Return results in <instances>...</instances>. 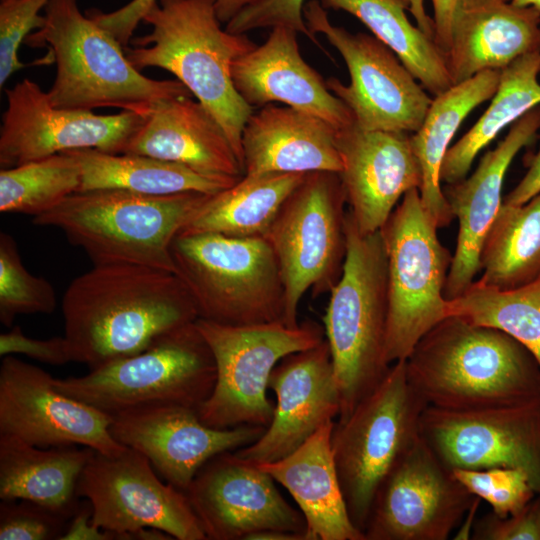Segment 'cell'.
<instances>
[{"mask_svg": "<svg viewBox=\"0 0 540 540\" xmlns=\"http://www.w3.org/2000/svg\"><path fill=\"white\" fill-rule=\"evenodd\" d=\"M67 152L78 160L81 168L78 192L122 189L146 195L183 192L213 195L240 179L205 175L183 164L146 155L112 154L92 148Z\"/></svg>", "mask_w": 540, "mask_h": 540, "instance_id": "obj_31", "label": "cell"}, {"mask_svg": "<svg viewBox=\"0 0 540 540\" xmlns=\"http://www.w3.org/2000/svg\"><path fill=\"white\" fill-rule=\"evenodd\" d=\"M81 168L69 152L0 171V211L36 217L79 191Z\"/></svg>", "mask_w": 540, "mask_h": 540, "instance_id": "obj_37", "label": "cell"}, {"mask_svg": "<svg viewBox=\"0 0 540 540\" xmlns=\"http://www.w3.org/2000/svg\"><path fill=\"white\" fill-rule=\"evenodd\" d=\"M345 203L338 173H307L265 235L280 268L286 326L299 325L298 306L309 289L330 291L340 278L346 254Z\"/></svg>", "mask_w": 540, "mask_h": 540, "instance_id": "obj_12", "label": "cell"}, {"mask_svg": "<svg viewBox=\"0 0 540 540\" xmlns=\"http://www.w3.org/2000/svg\"><path fill=\"white\" fill-rule=\"evenodd\" d=\"M297 33L274 27L263 44L235 60L231 74L237 92L253 108L281 102L337 130L351 126L350 109L301 56Z\"/></svg>", "mask_w": 540, "mask_h": 540, "instance_id": "obj_24", "label": "cell"}, {"mask_svg": "<svg viewBox=\"0 0 540 540\" xmlns=\"http://www.w3.org/2000/svg\"><path fill=\"white\" fill-rule=\"evenodd\" d=\"M0 129V166L11 168L57 153L97 149L119 154L144 121L130 111L100 115L53 106L47 92L24 79L5 90Z\"/></svg>", "mask_w": 540, "mask_h": 540, "instance_id": "obj_16", "label": "cell"}, {"mask_svg": "<svg viewBox=\"0 0 540 540\" xmlns=\"http://www.w3.org/2000/svg\"><path fill=\"white\" fill-rule=\"evenodd\" d=\"M409 11L415 18L417 26L428 36L435 40V25L432 18H430L424 7V0H409Z\"/></svg>", "mask_w": 540, "mask_h": 540, "instance_id": "obj_50", "label": "cell"}, {"mask_svg": "<svg viewBox=\"0 0 540 540\" xmlns=\"http://www.w3.org/2000/svg\"><path fill=\"white\" fill-rule=\"evenodd\" d=\"M216 0H157L143 17L152 31L125 48L139 71L157 67L182 82L224 129L243 168L242 133L254 112L237 92L232 65L256 44L222 29ZM244 170V169H243Z\"/></svg>", "mask_w": 540, "mask_h": 540, "instance_id": "obj_3", "label": "cell"}, {"mask_svg": "<svg viewBox=\"0 0 540 540\" xmlns=\"http://www.w3.org/2000/svg\"><path fill=\"white\" fill-rule=\"evenodd\" d=\"M500 74L501 70L482 71L435 96L423 123L410 135L422 174L420 199L438 228L446 227L454 218L440 179L449 144L468 114L494 96Z\"/></svg>", "mask_w": 540, "mask_h": 540, "instance_id": "obj_30", "label": "cell"}, {"mask_svg": "<svg viewBox=\"0 0 540 540\" xmlns=\"http://www.w3.org/2000/svg\"><path fill=\"white\" fill-rule=\"evenodd\" d=\"M216 364L195 322L174 329L143 351L80 377L54 378L64 394L109 416L149 405L198 410L213 391Z\"/></svg>", "mask_w": 540, "mask_h": 540, "instance_id": "obj_8", "label": "cell"}, {"mask_svg": "<svg viewBox=\"0 0 540 540\" xmlns=\"http://www.w3.org/2000/svg\"><path fill=\"white\" fill-rule=\"evenodd\" d=\"M513 4L518 6H532L540 11V0H510Z\"/></svg>", "mask_w": 540, "mask_h": 540, "instance_id": "obj_52", "label": "cell"}, {"mask_svg": "<svg viewBox=\"0 0 540 540\" xmlns=\"http://www.w3.org/2000/svg\"><path fill=\"white\" fill-rule=\"evenodd\" d=\"M323 8L343 10L360 20L387 45L425 90L437 96L453 84L445 56L434 38L406 15L409 0H319Z\"/></svg>", "mask_w": 540, "mask_h": 540, "instance_id": "obj_33", "label": "cell"}, {"mask_svg": "<svg viewBox=\"0 0 540 540\" xmlns=\"http://www.w3.org/2000/svg\"><path fill=\"white\" fill-rule=\"evenodd\" d=\"M23 354L37 361L63 365L73 361L69 344L64 336L34 339L26 336L20 326H13L0 335V355Z\"/></svg>", "mask_w": 540, "mask_h": 540, "instance_id": "obj_44", "label": "cell"}, {"mask_svg": "<svg viewBox=\"0 0 540 540\" xmlns=\"http://www.w3.org/2000/svg\"><path fill=\"white\" fill-rule=\"evenodd\" d=\"M57 305L53 286L24 266L14 238L0 233V321L11 327L21 314H50Z\"/></svg>", "mask_w": 540, "mask_h": 540, "instance_id": "obj_38", "label": "cell"}, {"mask_svg": "<svg viewBox=\"0 0 540 540\" xmlns=\"http://www.w3.org/2000/svg\"><path fill=\"white\" fill-rule=\"evenodd\" d=\"M49 0H1L0 3V87L16 71L26 67L18 57L20 45L33 29L45 22L39 12Z\"/></svg>", "mask_w": 540, "mask_h": 540, "instance_id": "obj_40", "label": "cell"}, {"mask_svg": "<svg viewBox=\"0 0 540 540\" xmlns=\"http://www.w3.org/2000/svg\"><path fill=\"white\" fill-rule=\"evenodd\" d=\"M431 1L434 10L435 41L445 56L450 44L453 15L460 0Z\"/></svg>", "mask_w": 540, "mask_h": 540, "instance_id": "obj_48", "label": "cell"}, {"mask_svg": "<svg viewBox=\"0 0 540 540\" xmlns=\"http://www.w3.org/2000/svg\"><path fill=\"white\" fill-rule=\"evenodd\" d=\"M427 406L400 360L347 419L334 424L331 444L342 493L352 523L363 534L380 486L419 439Z\"/></svg>", "mask_w": 540, "mask_h": 540, "instance_id": "obj_9", "label": "cell"}, {"mask_svg": "<svg viewBox=\"0 0 540 540\" xmlns=\"http://www.w3.org/2000/svg\"><path fill=\"white\" fill-rule=\"evenodd\" d=\"M77 494L90 502L93 523L117 540H131V533L144 527L178 540H207L186 494L162 481L148 458L133 448L116 455L95 450Z\"/></svg>", "mask_w": 540, "mask_h": 540, "instance_id": "obj_14", "label": "cell"}, {"mask_svg": "<svg viewBox=\"0 0 540 540\" xmlns=\"http://www.w3.org/2000/svg\"><path fill=\"white\" fill-rule=\"evenodd\" d=\"M70 519L29 500H2L0 540L61 539Z\"/></svg>", "mask_w": 540, "mask_h": 540, "instance_id": "obj_41", "label": "cell"}, {"mask_svg": "<svg viewBox=\"0 0 540 540\" xmlns=\"http://www.w3.org/2000/svg\"><path fill=\"white\" fill-rule=\"evenodd\" d=\"M171 255L198 318L233 326L283 320V281L265 237L178 233Z\"/></svg>", "mask_w": 540, "mask_h": 540, "instance_id": "obj_7", "label": "cell"}, {"mask_svg": "<svg viewBox=\"0 0 540 540\" xmlns=\"http://www.w3.org/2000/svg\"><path fill=\"white\" fill-rule=\"evenodd\" d=\"M540 51V11L510 0H460L445 64L453 85Z\"/></svg>", "mask_w": 540, "mask_h": 540, "instance_id": "obj_25", "label": "cell"}, {"mask_svg": "<svg viewBox=\"0 0 540 540\" xmlns=\"http://www.w3.org/2000/svg\"><path fill=\"white\" fill-rule=\"evenodd\" d=\"M537 405L454 411L427 406L420 437L451 471L494 467L525 470L540 489V429Z\"/></svg>", "mask_w": 540, "mask_h": 540, "instance_id": "obj_17", "label": "cell"}, {"mask_svg": "<svg viewBox=\"0 0 540 540\" xmlns=\"http://www.w3.org/2000/svg\"><path fill=\"white\" fill-rule=\"evenodd\" d=\"M305 0H260L234 16L225 26L233 34H246L259 28L287 27L319 42L308 29L303 16Z\"/></svg>", "mask_w": 540, "mask_h": 540, "instance_id": "obj_42", "label": "cell"}, {"mask_svg": "<svg viewBox=\"0 0 540 540\" xmlns=\"http://www.w3.org/2000/svg\"><path fill=\"white\" fill-rule=\"evenodd\" d=\"M156 2L157 0H132L112 12L104 13L92 9L88 10L86 15L108 30L126 48L138 24Z\"/></svg>", "mask_w": 540, "mask_h": 540, "instance_id": "obj_45", "label": "cell"}, {"mask_svg": "<svg viewBox=\"0 0 540 540\" xmlns=\"http://www.w3.org/2000/svg\"><path fill=\"white\" fill-rule=\"evenodd\" d=\"M195 325L207 342L216 364V382L197 410L213 428H267L275 405L267 396L272 370L284 357L325 340L324 328L305 321L296 327L282 321L233 326L198 318Z\"/></svg>", "mask_w": 540, "mask_h": 540, "instance_id": "obj_10", "label": "cell"}, {"mask_svg": "<svg viewBox=\"0 0 540 540\" xmlns=\"http://www.w3.org/2000/svg\"><path fill=\"white\" fill-rule=\"evenodd\" d=\"M538 193H540V147L531 159L527 172L515 188L507 194L503 204L520 205Z\"/></svg>", "mask_w": 540, "mask_h": 540, "instance_id": "obj_47", "label": "cell"}, {"mask_svg": "<svg viewBox=\"0 0 540 540\" xmlns=\"http://www.w3.org/2000/svg\"><path fill=\"white\" fill-rule=\"evenodd\" d=\"M539 73L540 51L525 54L501 70L498 88L487 110L447 150L440 171L441 182L452 184L464 179L484 147L507 125L540 105Z\"/></svg>", "mask_w": 540, "mask_h": 540, "instance_id": "obj_34", "label": "cell"}, {"mask_svg": "<svg viewBox=\"0 0 540 540\" xmlns=\"http://www.w3.org/2000/svg\"><path fill=\"white\" fill-rule=\"evenodd\" d=\"M111 417L113 438L146 456L164 481L184 493L208 460L254 443L266 430L251 425L213 428L200 420L197 410L180 405L143 406Z\"/></svg>", "mask_w": 540, "mask_h": 540, "instance_id": "obj_20", "label": "cell"}, {"mask_svg": "<svg viewBox=\"0 0 540 540\" xmlns=\"http://www.w3.org/2000/svg\"><path fill=\"white\" fill-rule=\"evenodd\" d=\"M409 133L368 131L352 124L338 130V173L349 212L362 234L379 231L422 174Z\"/></svg>", "mask_w": 540, "mask_h": 540, "instance_id": "obj_22", "label": "cell"}, {"mask_svg": "<svg viewBox=\"0 0 540 540\" xmlns=\"http://www.w3.org/2000/svg\"><path fill=\"white\" fill-rule=\"evenodd\" d=\"M44 18V25L25 42L50 49L57 66L47 92L53 106L83 111L115 107L146 117L162 100L192 97L177 79L154 80L142 75L120 42L82 14L78 0H49Z\"/></svg>", "mask_w": 540, "mask_h": 540, "instance_id": "obj_4", "label": "cell"}, {"mask_svg": "<svg viewBox=\"0 0 540 540\" xmlns=\"http://www.w3.org/2000/svg\"><path fill=\"white\" fill-rule=\"evenodd\" d=\"M511 517L489 512L474 525V540H540V505L526 506Z\"/></svg>", "mask_w": 540, "mask_h": 540, "instance_id": "obj_43", "label": "cell"}, {"mask_svg": "<svg viewBox=\"0 0 540 540\" xmlns=\"http://www.w3.org/2000/svg\"><path fill=\"white\" fill-rule=\"evenodd\" d=\"M260 0H216V14L221 23L227 24L240 11Z\"/></svg>", "mask_w": 540, "mask_h": 540, "instance_id": "obj_49", "label": "cell"}, {"mask_svg": "<svg viewBox=\"0 0 540 540\" xmlns=\"http://www.w3.org/2000/svg\"><path fill=\"white\" fill-rule=\"evenodd\" d=\"M418 188L409 190L380 229L388 267L386 361L406 360L447 316L444 289L453 255L440 242Z\"/></svg>", "mask_w": 540, "mask_h": 540, "instance_id": "obj_11", "label": "cell"}, {"mask_svg": "<svg viewBox=\"0 0 540 540\" xmlns=\"http://www.w3.org/2000/svg\"><path fill=\"white\" fill-rule=\"evenodd\" d=\"M117 535L96 526L92 521V508L88 500L81 502L71 517L61 540H114Z\"/></svg>", "mask_w": 540, "mask_h": 540, "instance_id": "obj_46", "label": "cell"}, {"mask_svg": "<svg viewBox=\"0 0 540 540\" xmlns=\"http://www.w3.org/2000/svg\"><path fill=\"white\" fill-rule=\"evenodd\" d=\"M62 313L73 361L90 370L137 354L198 319L175 273L137 265H93L67 287Z\"/></svg>", "mask_w": 540, "mask_h": 540, "instance_id": "obj_1", "label": "cell"}, {"mask_svg": "<svg viewBox=\"0 0 540 540\" xmlns=\"http://www.w3.org/2000/svg\"><path fill=\"white\" fill-rule=\"evenodd\" d=\"M42 448L0 434V498L35 502L71 518L80 501L79 478L94 449Z\"/></svg>", "mask_w": 540, "mask_h": 540, "instance_id": "obj_29", "label": "cell"}, {"mask_svg": "<svg viewBox=\"0 0 540 540\" xmlns=\"http://www.w3.org/2000/svg\"><path fill=\"white\" fill-rule=\"evenodd\" d=\"M410 384L428 406L469 411L531 401L540 368L507 333L448 315L431 328L405 360Z\"/></svg>", "mask_w": 540, "mask_h": 540, "instance_id": "obj_2", "label": "cell"}, {"mask_svg": "<svg viewBox=\"0 0 540 540\" xmlns=\"http://www.w3.org/2000/svg\"><path fill=\"white\" fill-rule=\"evenodd\" d=\"M275 482L257 464L228 451L208 460L185 494L207 540H249L264 531L305 535L303 514Z\"/></svg>", "mask_w": 540, "mask_h": 540, "instance_id": "obj_19", "label": "cell"}, {"mask_svg": "<svg viewBox=\"0 0 540 540\" xmlns=\"http://www.w3.org/2000/svg\"><path fill=\"white\" fill-rule=\"evenodd\" d=\"M334 421L321 426L292 453L257 464L292 496L306 522V540H365L352 523L331 444Z\"/></svg>", "mask_w": 540, "mask_h": 540, "instance_id": "obj_28", "label": "cell"}, {"mask_svg": "<svg viewBox=\"0 0 540 540\" xmlns=\"http://www.w3.org/2000/svg\"><path fill=\"white\" fill-rule=\"evenodd\" d=\"M539 129L540 105L512 124L506 137L482 157L470 177L443 189L459 223L456 250L444 289L446 300L462 295L480 271L484 239L503 203L506 172L517 153L534 140Z\"/></svg>", "mask_w": 540, "mask_h": 540, "instance_id": "obj_23", "label": "cell"}, {"mask_svg": "<svg viewBox=\"0 0 540 540\" xmlns=\"http://www.w3.org/2000/svg\"><path fill=\"white\" fill-rule=\"evenodd\" d=\"M249 540H306L302 533L284 531H264L250 537Z\"/></svg>", "mask_w": 540, "mask_h": 540, "instance_id": "obj_51", "label": "cell"}, {"mask_svg": "<svg viewBox=\"0 0 540 540\" xmlns=\"http://www.w3.org/2000/svg\"><path fill=\"white\" fill-rule=\"evenodd\" d=\"M268 386L277 400L271 423L257 441L235 451L255 464L286 457L340 411L326 339L281 359L271 372Z\"/></svg>", "mask_w": 540, "mask_h": 540, "instance_id": "obj_21", "label": "cell"}, {"mask_svg": "<svg viewBox=\"0 0 540 540\" xmlns=\"http://www.w3.org/2000/svg\"><path fill=\"white\" fill-rule=\"evenodd\" d=\"M452 472L469 492L486 501L499 517L521 511L534 489L528 473L520 468L455 469Z\"/></svg>", "mask_w": 540, "mask_h": 540, "instance_id": "obj_39", "label": "cell"}, {"mask_svg": "<svg viewBox=\"0 0 540 540\" xmlns=\"http://www.w3.org/2000/svg\"><path fill=\"white\" fill-rule=\"evenodd\" d=\"M124 153L180 163L210 176H244L224 129L201 102L189 96L158 102Z\"/></svg>", "mask_w": 540, "mask_h": 540, "instance_id": "obj_26", "label": "cell"}, {"mask_svg": "<svg viewBox=\"0 0 540 540\" xmlns=\"http://www.w3.org/2000/svg\"><path fill=\"white\" fill-rule=\"evenodd\" d=\"M303 16L310 32L324 35L344 59L349 85L333 77L326 85L350 109L354 124L368 131L416 132L432 99L397 55L375 36L332 24L319 0L307 1Z\"/></svg>", "mask_w": 540, "mask_h": 540, "instance_id": "obj_13", "label": "cell"}, {"mask_svg": "<svg viewBox=\"0 0 540 540\" xmlns=\"http://www.w3.org/2000/svg\"><path fill=\"white\" fill-rule=\"evenodd\" d=\"M344 231L343 268L323 317L340 396L337 422L349 417L391 367L385 356L389 300L383 237L380 230L362 234L349 211Z\"/></svg>", "mask_w": 540, "mask_h": 540, "instance_id": "obj_5", "label": "cell"}, {"mask_svg": "<svg viewBox=\"0 0 540 540\" xmlns=\"http://www.w3.org/2000/svg\"><path fill=\"white\" fill-rule=\"evenodd\" d=\"M337 129L292 107L268 104L253 112L242 133L244 175L339 173Z\"/></svg>", "mask_w": 540, "mask_h": 540, "instance_id": "obj_27", "label": "cell"}, {"mask_svg": "<svg viewBox=\"0 0 540 540\" xmlns=\"http://www.w3.org/2000/svg\"><path fill=\"white\" fill-rule=\"evenodd\" d=\"M54 377L12 355L0 366V434L37 447L79 445L116 455L112 417L53 385Z\"/></svg>", "mask_w": 540, "mask_h": 540, "instance_id": "obj_18", "label": "cell"}, {"mask_svg": "<svg viewBox=\"0 0 540 540\" xmlns=\"http://www.w3.org/2000/svg\"><path fill=\"white\" fill-rule=\"evenodd\" d=\"M478 500L419 437L380 486L365 540H446Z\"/></svg>", "mask_w": 540, "mask_h": 540, "instance_id": "obj_15", "label": "cell"}, {"mask_svg": "<svg viewBox=\"0 0 540 540\" xmlns=\"http://www.w3.org/2000/svg\"><path fill=\"white\" fill-rule=\"evenodd\" d=\"M478 281L498 289L540 277V193L520 205H505L482 245Z\"/></svg>", "mask_w": 540, "mask_h": 540, "instance_id": "obj_35", "label": "cell"}, {"mask_svg": "<svg viewBox=\"0 0 540 540\" xmlns=\"http://www.w3.org/2000/svg\"><path fill=\"white\" fill-rule=\"evenodd\" d=\"M209 195L76 192L33 223L62 231L93 265H137L174 273L171 245Z\"/></svg>", "mask_w": 540, "mask_h": 540, "instance_id": "obj_6", "label": "cell"}, {"mask_svg": "<svg viewBox=\"0 0 540 540\" xmlns=\"http://www.w3.org/2000/svg\"><path fill=\"white\" fill-rule=\"evenodd\" d=\"M306 174L244 175L232 186L209 195L179 233L265 237L284 202Z\"/></svg>", "mask_w": 540, "mask_h": 540, "instance_id": "obj_32", "label": "cell"}, {"mask_svg": "<svg viewBox=\"0 0 540 540\" xmlns=\"http://www.w3.org/2000/svg\"><path fill=\"white\" fill-rule=\"evenodd\" d=\"M499 329L527 348L540 368V277L525 285L498 289L478 280L447 300V316Z\"/></svg>", "mask_w": 540, "mask_h": 540, "instance_id": "obj_36", "label": "cell"}]
</instances>
